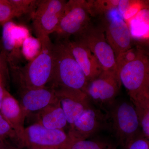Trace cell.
Masks as SVG:
<instances>
[{"mask_svg":"<svg viewBox=\"0 0 149 149\" xmlns=\"http://www.w3.org/2000/svg\"><path fill=\"white\" fill-rule=\"evenodd\" d=\"M88 2L86 0L67 1L64 13L54 33L57 40L69 39L80 33L91 23Z\"/></svg>","mask_w":149,"mask_h":149,"instance_id":"cell-6","label":"cell"},{"mask_svg":"<svg viewBox=\"0 0 149 149\" xmlns=\"http://www.w3.org/2000/svg\"><path fill=\"white\" fill-rule=\"evenodd\" d=\"M37 122L50 129L63 130L68 124L59 100L37 113Z\"/></svg>","mask_w":149,"mask_h":149,"instance_id":"cell-17","label":"cell"},{"mask_svg":"<svg viewBox=\"0 0 149 149\" xmlns=\"http://www.w3.org/2000/svg\"><path fill=\"white\" fill-rule=\"evenodd\" d=\"M0 112L17 134L19 146L24 130L26 113L16 99L5 89Z\"/></svg>","mask_w":149,"mask_h":149,"instance_id":"cell-16","label":"cell"},{"mask_svg":"<svg viewBox=\"0 0 149 149\" xmlns=\"http://www.w3.org/2000/svg\"><path fill=\"white\" fill-rule=\"evenodd\" d=\"M42 49L40 40L29 36L26 38L22 47L21 52L24 58L30 61L38 55Z\"/></svg>","mask_w":149,"mask_h":149,"instance_id":"cell-20","label":"cell"},{"mask_svg":"<svg viewBox=\"0 0 149 149\" xmlns=\"http://www.w3.org/2000/svg\"><path fill=\"white\" fill-rule=\"evenodd\" d=\"M118 75L133 105L149 102V58L146 52L121 68Z\"/></svg>","mask_w":149,"mask_h":149,"instance_id":"cell-4","label":"cell"},{"mask_svg":"<svg viewBox=\"0 0 149 149\" xmlns=\"http://www.w3.org/2000/svg\"><path fill=\"white\" fill-rule=\"evenodd\" d=\"M15 11L17 17L24 15H31L35 11L39 1L37 0H9Z\"/></svg>","mask_w":149,"mask_h":149,"instance_id":"cell-22","label":"cell"},{"mask_svg":"<svg viewBox=\"0 0 149 149\" xmlns=\"http://www.w3.org/2000/svg\"><path fill=\"white\" fill-rule=\"evenodd\" d=\"M70 139L64 130L48 129L39 123H34L24 128L19 146L28 149L49 147H65Z\"/></svg>","mask_w":149,"mask_h":149,"instance_id":"cell-9","label":"cell"},{"mask_svg":"<svg viewBox=\"0 0 149 149\" xmlns=\"http://www.w3.org/2000/svg\"><path fill=\"white\" fill-rule=\"evenodd\" d=\"M8 138L19 143L18 137L16 132L0 112V139L5 140Z\"/></svg>","mask_w":149,"mask_h":149,"instance_id":"cell-24","label":"cell"},{"mask_svg":"<svg viewBox=\"0 0 149 149\" xmlns=\"http://www.w3.org/2000/svg\"><path fill=\"white\" fill-rule=\"evenodd\" d=\"M8 63L6 56L2 51L0 53V78H2L5 83L8 76Z\"/></svg>","mask_w":149,"mask_h":149,"instance_id":"cell-27","label":"cell"},{"mask_svg":"<svg viewBox=\"0 0 149 149\" xmlns=\"http://www.w3.org/2000/svg\"><path fill=\"white\" fill-rule=\"evenodd\" d=\"M40 54L22 68H18L19 80L22 88L38 89L47 87L53 73L54 57V44L50 37L40 40Z\"/></svg>","mask_w":149,"mask_h":149,"instance_id":"cell-2","label":"cell"},{"mask_svg":"<svg viewBox=\"0 0 149 149\" xmlns=\"http://www.w3.org/2000/svg\"><path fill=\"white\" fill-rule=\"evenodd\" d=\"M108 127L111 128L123 149L142 134L139 118L131 102L115 101L106 112Z\"/></svg>","mask_w":149,"mask_h":149,"instance_id":"cell-3","label":"cell"},{"mask_svg":"<svg viewBox=\"0 0 149 149\" xmlns=\"http://www.w3.org/2000/svg\"><path fill=\"white\" fill-rule=\"evenodd\" d=\"M54 52L53 73L47 87L53 89L63 88L84 92L88 80L70 50L66 40H57L54 44Z\"/></svg>","mask_w":149,"mask_h":149,"instance_id":"cell-1","label":"cell"},{"mask_svg":"<svg viewBox=\"0 0 149 149\" xmlns=\"http://www.w3.org/2000/svg\"><path fill=\"white\" fill-rule=\"evenodd\" d=\"M5 83L2 78H0V109L1 106L3 99L4 94L5 90L6 88H5Z\"/></svg>","mask_w":149,"mask_h":149,"instance_id":"cell-28","label":"cell"},{"mask_svg":"<svg viewBox=\"0 0 149 149\" xmlns=\"http://www.w3.org/2000/svg\"><path fill=\"white\" fill-rule=\"evenodd\" d=\"M65 149H117L113 144L98 140H70Z\"/></svg>","mask_w":149,"mask_h":149,"instance_id":"cell-19","label":"cell"},{"mask_svg":"<svg viewBox=\"0 0 149 149\" xmlns=\"http://www.w3.org/2000/svg\"><path fill=\"white\" fill-rule=\"evenodd\" d=\"M108 43L111 47L116 58L120 54L132 48V37L128 24L123 19L114 17L103 28Z\"/></svg>","mask_w":149,"mask_h":149,"instance_id":"cell-13","label":"cell"},{"mask_svg":"<svg viewBox=\"0 0 149 149\" xmlns=\"http://www.w3.org/2000/svg\"><path fill=\"white\" fill-rule=\"evenodd\" d=\"M4 149H18L17 148H15V147H13V146H6L5 148Z\"/></svg>","mask_w":149,"mask_h":149,"instance_id":"cell-31","label":"cell"},{"mask_svg":"<svg viewBox=\"0 0 149 149\" xmlns=\"http://www.w3.org/2000/svg\"><path fill=\"white\" fill-rule=\"evenodd\" d=\"M53 90L60 102L67 121L70 125L74 123L86 110L93 107L91 100L83 91L63 88Z\"/></svg>","mask_w":149,"mask_h":149,"instance_id":"cell-12","label":"cell"},{"mask_svg":"<svg viewBox=\"0 0 149 149\" xmlns=\"http://www.w3.org/2000/svg\"><path fill=\"white\" fill-rule=\"evenodd\" d=\"M19 103L27 116L38 113L49 105L58 101L53 89L49 87L38 89L22 88Z\"/></svg>","mask_w":149,"mask_h":149,"instance_id":"cell-15","label":"cell"},{"mask_svg":"<svg viewBox=\"0 0 149 149\" xmlns=\"http://www.w3.org/2000/svg\"><path fill=\"white\" fill-rule=\"evenodd\" d=\"M65 147H49V148H42L37 149H65Z\"/></svg>","mask_w":149,"mask_h":149,"instance_id":"cell-30","label":"cell"},{"mask_svg":"<svg viewBox=\"0 0 149 149\" xmlns=\"http://www.w3.org/2000/svg\"><path fill=\"white\" fill-rule=\"evenodd\" d=\"M67 1L64 0L39 1L31 17L33 31L36 38L40 41L56 32Z\"/></svg>","mask_w":149,"mask_h":149,"instance_id":"cell-5","label":"cell"},{"mask_svg":"<svg viewBox=\"0 0 149 149\" xmlns=\"http://www.w3.org/2000/svg\"><path fill=\"white\" fill-rule=\"evenodd\" d=\"M145 52L139 46L131 48L128 50L120 54L116 60V71L118 73L121 68L129 63L137 59Z\"/></svg>","mask_w":149,"mask_h":149,"instance_id":"cell-21","label":"cell"},{"mask_svg":"<svg viewBox=\"0 0 149 149\" xmlns=\"http://www.w3.org/2000/svg\"><path fill=\"white\" fill-rule=\"evenodd\" d=\"M90 49L103 71H116L115 55L106 38L103 28L90 24L77 36Z\"/></svg>","mask_w":149,"mask_h":149,"instance_id":"cell-8","label":"cell"},{"mask_svg":"<svg viewBox=\"0 0 149 149\" xmlns=\"http://www.w3.org/2000/svg\"><path fill=\"white\" fill-rule=\"evenodd\" d=\"M107 127L108 124L106 114L101 110L93 107L70 125L68 134L70 140H87L95 133Z\"/></svg>","mask_w":149,"mask_h":149,"instance_id":"cell-11","label":"cell"},{"mask_svg":"<svg viewBox=\"0 0 149 149\" xmlns=\"http://www.w3.org/2000/svg\"><path fill=\"white\" fill-rule=\"evenodd\" d=\"M16 13L9 0H0V25H3L13 18Z\"/></svg>","mask_w":149,"mask_h":149,"instance_id":"cell-23","label":"cell"},{"mask_svg":"<svg viewBox=\"0 0 149 149\" xmlns=\"http://www.w3.org/2000/svg\"><path fill=\"white\" fill-rule=\"evenodd\" d=\"M126 149H149V139L142 133L130 143Z\"/></svg>","mask_w":149,"mask_h":149,"instance_id":"cell-26","label":"cell"},{"mask_svg":"<svg viewBox=\"0 0 149 149\" xmlns=\"http://www.w3.org/2000/svg\"><path fill=\"white\" fill-rule=\"evenodd\" d=\"M72 56L83 70L88 82L95 79L103 72L100 64L86 45L79 39H66Z\"/></svg>","mask_w":149,"mask_h":149,"instance_id":"cell-14","label":"cell"},{"mask_svg":"<svg viewBox=\"0 0 149 149\" xmlns=\"http://www.w3.org/2000/svg\"><path fill=\"white\" fill-rule=\"evenodd\" d=\"M145 1H132V3L122 15L126 20H131L145 8Z\"/></svg>","mask_w":149,"mask_h":149,"instance_id":"cell-25","label":"cell"},{"mask_svg":"<svg viewBox=\"0 0 149 149\" xmlns=\"http://www.w3.org/2000/svg\"><path fill=\"white\" fill-rule=\"evenodd\" d=\"M7 146L5 143L4 140L0 139V149H4Z\"/></svg>","mask_w":149,"mask_h":149,"instance_id":"cell-29","label":"cell"},{"mask_svg":"<svg viewBox=\"0 0 149 149\" xmlns=\"http://www.w3.org/2000/svg\"><path fill=\"white\" fill-rule=\"evenodd\" d=\"M2 26V51L8 63L14 70L19 68L17 61L22 56V47L24 40L30 36L29 30L24 26L11 21Z\"/></svg>","mask_w":149,"mask_h":149,"instance_id":"cell-10","label":"cell"},{"mask_svg":"<svg viewBox=\"0 0 149 149\" xmlns=\"http://www.w3.org/2000/svg\"><path fill=\"white\" fill-rule=\"evenodd\" d=\"M121 85L116 72L103 71L98 77L88 82L84 92L91 101L106 112L115 101Z\"/></svg>","mask_w":149,"mask_h":149,"instance_id":"cell-7","label":"cell"},{"mask_svg":"<svg viewBox=\"0 0 149 149\" xmlns=\"http://www.w3.org/2000/svg\"><path fill=\"white\" fill-rule=\"evenodd\" d=\"M87 2L91 16L96 17L118 9L120 0H88Z\"/></svg>","mask_w":149,"mask_h":149,"instance_id":"cell-18","label":"cell"}]
</instances>
